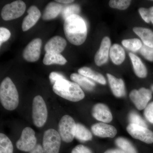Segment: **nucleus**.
I'll return each instance as SVG.
<instances>
[{"instance_id":"obj_17","label":"nucleus","mask_w":153,"mask_h":153,"mask_svg":"<svg viewBox=\"0 0 153 153\" xmlns=\"http://www.w3.org/2000/svg\"><path fill=\"white\" fill-rule=\"evenodd\" d=\"M106 75L114 95L117 97H122L125 95V86L123 80L120 78H117L109 73H107Z\"/></svg>"},{"instance_id":"obj_41","label":"nucleus","mask_w":153,"mask_h":153,"mask_svg":"<svg viewBox=\"0 0 153 153\" xmlns=\"http://www.w3.org/2000/svg\"><path fill=\"white\" fill-rule=\"evenodd\" d=\"M55 2L57 3H63L64 4H68L73 2L74 1L73 0H59V1H55Z\"/></svg>"},{"instance_id":"obj_8","label":"nucleus","mask_w":153,"mask_h":153,"mask_svg":"<svg viewBox=\"0 0 153 153\" xmlns=\"http://www.w3.org/2000/svg\"><path fill=\"white\" fill-rule=\"evenodd\" d=\"M33 129L26 127L22 131L20 139L16 143L17 149L25 152H30L36 146L37 139Z\"/></svg>"},{"instance_id":"obj_12","label":"nucleus","mask_w":153,"mask_h":153,"mask_svg":"<svg viewBox=\"0 0 153 153\" xmlns=\"http://www.w3.org/2000/svg\"><path fill=\"white\" fill-rule=\"evenodd\" d=\"M111 40L107 36L102 39L100 47L94 56V62L97 66H102L108 60L111 48Z\"/></svg>"},{"instance_id":"obj_7","label":"nucleus","mask_w":153,"mask_h":153,"mask_svg":"<svg viewBox=\"0 0 153 153\" xmlns=\"http://www.w3.org/2000/svg\"><path fill=\"white\" fill-rule=\"evenodd\" d=\"M25 3L22 1H16L5 5L1 12V16L4 21H10L17 19L25 13Z\"/></svg>"},{"instance_id":"obj_6","label":"nucleus","mask_w":153,"mask_h":153,"mask_svg":"<svg viewBox=\"0 0 153 153\" xmlns=\"http://www.w3.org/2000/svg\"><path fill=\"white\" fill-rule=\"evenodd\" d=\"M61 140L59 133L54 129L50 128L46 131L43 140L44 153H59Z\"/></svg>"},{"instance_id":"obj_31","label":"nucleus","mask_w":153,"mask_h":153,"mask_svg":"<svg viewBox=\"0 0 153 153\" xmlns=\"http://www.w3.org/2000/svg\"><path fill=\"white\" fill-rule=\"evenodd\" d=\"M128 120L130 124L137 125L142 126L146 127V124L142 117L137 113L136 112L132 111L129 114L128 116Z\"/></svg>"},{"instance_id":"obj_21","label":"nucleus","mask_w":153,"mask_h":153,"mask_svg":"<svg viewBox=\"0 0 153 153\" xmlns=\"http://www.w3.org/2000/svg\"><path fill=\"white\" fill-rule=\"evenodd\" d=\"M133 30L141 38L143 44L153 48V32L152 30L141 27H134Z\"/></svg>"},{"instance_id":"obj_34","label":"nucleus","mask_w":153,"mask_h":153,"mask_svg":"<svg viewBox=\"0 0 153 153\" xmlns=\"http://www.w3.org/2000/svg\"><path fill=\"white\" fill-rule=\"evenodd\" d=\"M11 36V33L7 28L1 27L0 28V46L4 42L8 40Z\"/></svg>"},{"instance_id":"obj_14","label":"nucleus","mask_w":153,"mask_h":153,"mask_svg":"<svg viewBox=\"0 0 153 153\" xmlns=\"http://www.w3.org/2000/svg\"><path fill=\"white\" fill-rule=\"evenodd\" d=\"M91 129L95 136L101 137L113 138L117 134V130L114 127L104 123L94 124Z\"/></svg>"},{"instance_id":"obj_30","label":"nucleus","mask_w":153,"mask_h":153,"mask_svg":"<svg viewBox=\"0 0 153 153\" xmlns=\"http://www.w3.org/2000/svg\"><path fill=\"white\" fill-rule=\"evenodd\" d=\"M131 1L129 0H111L109 2L110 7L118 10H126L129 7Z\"/></svg>"},{"instance_id":"obj_15","label":"nucleus","mask_w":153,"mask_h":153,"mask_svg":"<svg viewBox=\"0 0 153 153\" xmlns=\"http://www.w3.org/2000/svg\"><path fill=\"white\" fill-rule=\"evenodd\" d=\"M92 114L97 120L104 123H108L112 120V114L109 108L102 103H97L94 106Z\"/></svg>"},{"instance_id":"obj_2","label":"nucleus","mask_w":153,"mask_h":153,"mask_svg":"<svg viewBox=\"0 0 153 153\" xmlns=\"http://www.w3.org/2000/svg\"><path fill=\"white\" fill-rule=\"evenodd\" d=\"M52 89L56 94L70 101L78 102L85 97L83 90L78 84L66 79L57 80Z\"/></svg>"},{"instance_id":"obj_37","label":"nucleus","mask_w":153,"mask_h":153,"mask_svg":"<svg viewBox=\"0 0 153 153\" xmlns=\"http://www.w3.org/2000/svg\"><path fill=\"white\" fill-rule=\"evenodd\" d=\"M139 12L143 20L147 23H150L149 19V9L141 7L139 9Z\"/></svg>"},{"instance_id":"obj_20","label":"nucleus","mask_w":153,"mask_h":153,"mask_svg":"<svg viewBox=\"0 0 153 153\" xmlns=\"http://www.w3.org/2000/svg\"><path fill=\"white\" fill-rule=\"evenodd\" d=\"M129 56L132 63L136 75L140 78H143L146 77L147 70L140 57L132 53H130Z\"/></svg>"},{"instance_id":"obj_33","label":"nucleus","mask_w":153,"mask_h":153,"mask_svg":"<svg viewBox=\"0 0 153 153\" xmlns=\"http://www.w3.org/2000/svg\"><path fill=\"white\" fill-rule=\"evenodd\" d=\"M144 114L147 120L151 123L153 124V102L146 107Z\"/></svg>"},{"instance_id":"obj_28","label":"nucleus","mask_w":153,"mask_h":153,"mask_svg":"<svg viewBox=\"0 0 153 153\" xmlns=\"http://www.w3.org/2000/svg\"><path fill=\"white\" fill-rule=\"evenodd\" d=\"M122 44L126 49L134 52L140 50L143 45L141 41L138 38L123 40L122 41Z\"/></svg>"},{"instance_id":"obj_35","label":"nucleus","mask_w":153,"mask_h":153,"mask_svg":"<svg viewBox=\"0 0 153 153\" xmlns=\"http://www.w3.org/2000/svg\"><path fill=\"white\" fill-rule=\"evenodd\" d=\"M49 79L50 82L53 85L57 80L61 79H66V78L62 74L53 71L49 74Z\"/></svg>"},{"instance_id":"obj_9","label":"nucleus","mask_w":153,"mask_h":153,"mask_svg":"<svg viewBox=\"0 0 153 153\" xmlns=\"http://www.w3.org/2000/svg\"><path fill=\"white\" fill-rule=\"evenodd\" d=\"M152 97V91L145 88L139 90L134 89L131 91L129 97L132 102L139 110L145 109Z\"/></svg>"},{"instance_id":"obj_36","label":"nucleus","mask_w":153,"mask_h":153,"mask_svg":"<svg viewBox=\"0 0 153 153\" xmlns=\"http://www.w3.org/2000/svg\"><path fill=\"white\" fill-rule=\"evenodd\" d=\"M71 153H92L91 151L86 147L85 146L82 145L76 146L71 151Z\"/></svg>"},{"instance_id":"obj_1","label":"nucleus","mask_w":153,"mask_h":153,"mask_svg":"<svg viewBox=\"0 0 153 153\" xmlns=\"http://www.w3.org/2000/svg\"><path fill=\"white\" fill-rule=\"evenodd\" d=\"M63 30L68 41L75 46L82 45L87 38L86 23L78 15H72L65 19Z\"/></svg>"},{"instance_id":"obj_18","label":"nucleus","mask_w":153,"mask_h":153,"mask_svg":"<svg viewBox=\"0 0 153 153\" xmlns=\"http://www.w3.org/2000/svg\"><path fill=\"white\" fill-rule=\"evenodd\" d=\"M62 11V6L56 2L49 3L45 7L42 19L45 21L51 20L56 18Z\"/></svg>"},{"instance_id":"obj_38","label":"nucleus","mask_w":153,"mask_h":153,"mask_svg":"<svg viewBox=\"0 0 153 153\" xmlns=\"http://www.w3.org/2000/svg\"><path fill=\"white\" fill-rule=\"evenodd\" d=\"M29 153H44L43 147L41 145H37L35 148Z\"/></svg>"},{"instance_id":"obj_13","label":"nucleus","mask_w":153,"mask_h":153,"mask_svg":"<svg viewBox=\"0 0 153 153\" xmlns=\"http://www.w3.org/2000/svg\"><path fill=\"white\" fill-rule=\"evenodd\" d=\"M27 16L24 18L22 24V29L24 32L30 30L40 19L41 13L36 6H32L27 10Z\"/></svg>"},{"instance_id":"obj_19","label":"nucleus","mask_w":153,"mask_h":153,"mask_svg":"<svg viewBox=\"0 0 153 153\" xmlns=\"http://www.w3.org/2000/svg\"><path fill=\"white\" fill-rule=\"evenodd\" d=\"M109 56L113 63L116 65H120L125 60L126 53L119 44H113L110 49Z\"/></svg>"},{"instance_id":"obj_4","label":"nucleus","mask_w":153,"mask_h":153,"mask_svg":"<svg viewBox=\"0 0 153 153\" xmlns=\"http://www.w3.org/2000/svg\"><path fill=\"white\" fill-rule=\"evenodd\" d=\"M48 117L47 105L41 96H36L33 99L32 118L36 126L41 128L46 123Z\"/></svg>"},{"instance_id":"obj_32","label":"nucleus","mask_w":153,"mask_h":153,"mask_svg":"<svg viewBox=\"0 0 153 153\" xmlns=\"http://www.w3.org/2000/svg\"><path fill=\"white\" fill-rule=\"evenodd\" d=\"M140 52L147 60L151 62L153 61V48L148 47L143 44L142 47L140 49Z\"/></svg>"},{"instance_id":"obj_24","label":"nucleus","mask_w":153,"mask_h":153,"mask_svg":"<svg viewBox=\"0 0 153 153\" xmlns=\"http://www.w3.org/2000/svg\"><path fill=\"white\" fill-rule=\"evenodd\" d=\"M66 63L67 60L63 55L55 52H46L43 59V63L45 65L55 64L63 65Z\"/></svg>"},{"instance_id":"obj_22","label":"nucleus","mask_w":153,"mask_h":153,"mask_svg":"<svg viewBox=\"0 0 153 153\" xmlns=\"http://www.w3.org/2000/svg\"><path fill=\"white\" fill-rule=\"evenodd\" d=\"M70 78L80 87L88 91L93 90L95 86V83L94 82L86 76L79 74L73 73L70 76Z\"/></svg>"},{"instance_id":"obj_11","label":"nucleus","mask_w":153,"mask_h":153,"mask_svg":"<svg viewBox=\"0 0 153 153\" xmlns=\"http://www.w3.org/2000/svg\"><path fill=\"white\" fill-rule=\"evenodd\" d=\"M42 40L39 38L32 40L23 51V58L29 62H35L39 60L41 52Z\"/></svg>"},{"instance_id":"obj_3","label":"nucleus","mask_w":153,"mask_h":153,"mask_svg":"<svg viewBox=\"0 0 153 153\" xmlns=\"http://www.w3.org/2000/svg\"><path fill=\"white\" fill-rule=\"evenodd\" d=\"M0 100L6 109L13 111L19 104V95L16 85L9 77L4 79L0 85Z\"/></svg>"},{"instance_id":"obj_23","label":"nucleus","mask_w":153,"mask_h":153,"mask_svg":"<svg viewBox=\"0 0 153 153\" xmlns=\"http://www.w3.org/2000/svg\"><path fill=\"white\" fill-rule=\"evenodd\" d=\"M78 72L79 74L93 79L102 85L106 84V79L104 76L100 73L93 71L89 67H83L79 68L78 70Z\"/></svg>"},{"instance_id":"obj_5","label":"nucleus","mask_w":153,"mask_h":153,"mask_svg":"<svg viewBox=\"0 0 153 153\" xmlns=\"http://www.w3.org/2000/svg\"><path fill=\"white\" fill-rule=\"evenodd\" d=\"M76 123L73 118L65 115L61 118L58 124V131L61 140L64 142L71 143L74 137Z\"/></svg>"},{"instance_id":"obj_29","label":"nucleus","mask_w":153,"mask_h":153,"mask_svg":"<svg viewBox=\"0 0 153 153\" xmlns=\"http://www.w3.org/2000/svg\"><path fill=\"white\" fill-rule=\"evenodd\" d=\"M80 10V7L77 4H72L66 6L62 10V17L65 20L66 18L72 15H78Z\"/></svg>"},{"instance_id":"obj_40","label":"nucleus","mask_w":153,"mask_h":153,"mask_svg":"<svg viewBox=\"0 0 153 153\" xmlns=\"http://www.w3.org/2000/svg\"><path fill=\"white\" fill-rule=\"evenodd\" d=\"M104 153H126L123 151L118 149H110L105 151Z\"/></svg>"},{"instance_id":"obj_25","label":"nucleus","mask_w":153,"mask_h":153,"mask_svg":"<svg viewBox=\"0 0 153 153\" xmlns=\"http://www.w3.org/2000/svg\"><path fill=\"white\" fill-rule=\"evenodd\" d=\"M74 137L81 141L91 140L92 138L91 132L81 124H76Z\"/></svg>"},{"instance_id":"obj_10","label":"nucleus","mask_w":153,"mask_h":153,"mask_svg":"<svg viewBox=\"0 0 153 153\" xmlns=\"http://www.w3.org/2000/svg\"><path fill=\"white\" fill-rule=\"evenodd\" d=\"M127 131L131 136L147 144L153 143V132L145 127L130 124L127 127Z\"/></svg>"},{"instance_id":"obj_27","label":"nucleus","mask_w":153,"mask_h":153,"mask_svg":"<svg viewBox=\"0 0 153 153\" xmlns=\"http://www.w3.org/2000/svg\"><path fill=\"white\" fill-rule=\"evenodd\" d=\"M13 146L10 140L5 134H0V153H13Z\"/></svg>"},{"instance_id":"obj_42","label":"nucleus","mask_w":153,"mask_h":153,"mask_svg":"<svg viewBox=\"0 0 153 153\" xmlns=\"http://www.w3.org/2000/svg\"><path fill=\"white\" fill-rule=\"evenodd\" d=\"M151 88H152V90L153 91V85H152V87H151Z\"/></svg>"},{"instance_id":"obj_16","label":"nucleus","mask_w":153,"mask_h":153,"mask_svg":"<svg viewBox=\"0 0 153 153\" xmlns=\"http://www.w3.org/2000/svg\"><path fill=\"white\" fill-rule=\"evenodd\" d=\"M67 42L65 39L59 36L51 38L45 45L44 49L46 52H55L60 54L66 48Z\"/></svg>"},{"instance_id":"obj_26","label":"nucleus","mask_w":153,"mask_h":153,"mask_svg":"<svg viewBox=\"0 0 153 153\" xmlns=\"http://www.w3.org/2000/svg\"><path fill=\"white\" fill-rule=\"evenodd\" d=\"M117 146L126 153H137L136 149L131 143L126 139L119 137L115 140Z\"/></svg>"},{"instance_id":"obj_39","label":"nucleus","mask_w":153,"mask_h":153,"mask_svg":"<svg viewBox=\"0 0 153 153\" xmlns=\"http://www.w3.org/2000/svg\"><path fill=\"white\" fill-rule=\"evenodd\" d=\"M149 19L150 22H151L153 25V7L149 9Z\"/></svg>"}]
</instances>
